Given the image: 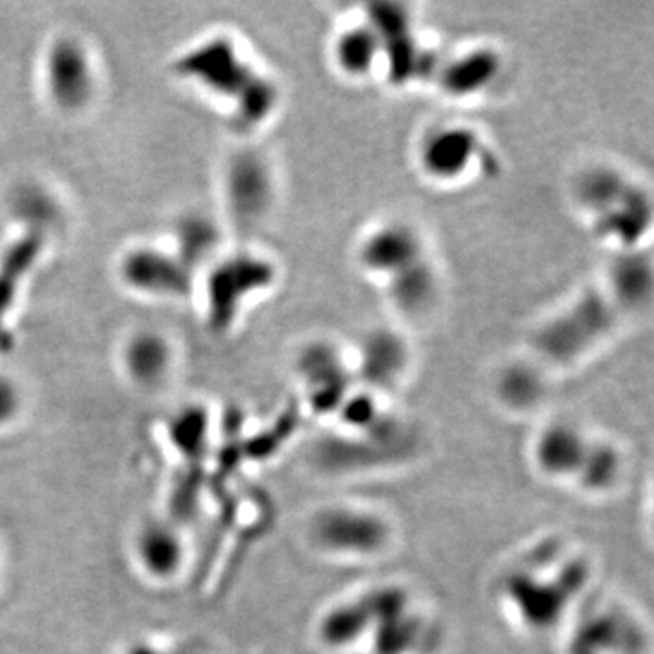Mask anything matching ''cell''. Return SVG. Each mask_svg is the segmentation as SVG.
I'll use <instances>...</instances> for the list:
<instances>
[{
	"instance_id": "1",
	"label": "cell",
	"mask_w": 654,
	"mask_h": 654,
	"mask_svg": "<svg viewBox=\"0 0 654 654\" xmlns=\"http://www.w3.org/2000/svg\"><path fill=\"white\" fill-rule=\"evenodd\" d=\"M618 315L602 287H589L566 306L551 313L533 333V348L542 366L567 368L595 353L617 329Z\"/></svg>"
},
{
	"instance_id": "2",
	"label": "cell",
	"mask_w": 654,
	"mask_h": 654,
	"mask_svg": "<svg viewBox=\"0 0 654 654\" xmlns=\"http://www.w3.org/2000/svg\"><path fill=\"white\" fill-rule=\"evenodd\" d=\"M482 131L464 120L427 126L415 144L416 172L436 187L462 186L488 162Z\"/></svg>"
},
{
	"instance_id": "3",
	"label": "cell",
	"mask_w": 654,
	"mask_h": 654,
	"mask_svg": "<svg viewBox=\"0 0 654 654\" xmlns=\"http://www.w3.org/2000/svg\"><path fill=\"white\" fill-rule=\"evenodd\" d=\"M276 282V264L264 254L237 251L218 260L206 287L209 323L218 331H226L253 298L273 290Z\"/></svg>"
},
{
	"instance_id": "4",
	"label": "cell",
	"mask_w": 654,
	"mask_h": 654,
	"mask_svg": "<svg viewBox=\"0 0 654 654\" xmlns=\"http://www.w3.org/2000/svg\"><path fill=\"white\" fill-rule=\"evenodd\" d=\"M429 257L426 235L405 218H382L369 226L355 244V265L369 281L385 282Z\"/></svg>"
},
{
	"instance_id": "5",
	"label": "cell",
	"mask_w": 654,
	"mask_h": 654,
	"mask_svg": "<svg viewBox=\"0 0 654 654\" xmlns=\"http://www.w3.org/2000/svg\"><path fill=\"white\" fill-rule=\"evenodd\" d=\"M505 55L491 42H472L438 61L433 88L449 102H471L493 91L504 75Z\"/></svg>"
},
{
	"instance_id": "6",
	"label": "cell",
	"mask_w": 654,
	"mask_h": 654,
	"mask_svg": "<svg viewBox=\"0 0 654 654\" xmlns=\"http://www.w3.org/2000/svg\"><path fill=\"white\" fill-rule=\"evenodd\" d=\"M178 72L203 84L209 94L229 100L231 105L260 73L242 55L237 42L226 35L209 39L187 52L178 63Z\"/></svg>"
},
{
	"instance_id": "7",
	"label": "cell",
	"mask_w": 654,
	"mask_h": 654,
	"mask_svg": "<svg viewBox=\"0 0 654 654\" xmlns=\"http://www.w3.org/2000/svg\"><path fill=\"white\" fill-rule=\"evenodd\" d=\"M349 359L355 380H360L369 393L382 395L404 382L410 374L413 353L404 333L395 327L380 326L363 333Z\"/></svg>"
},
{
	"instance_id": "8",
	"label": "cell",
	"mask_w": 654,
	"mask_h": 654,
	"mask_svg": "<svg viewBox=\"0 0 654 654\" xmlns=\"http://www.w3.org/2000/svg\"><path fill=\"white\" fill-rule=\"evenodd\" d=\"M313 538L320 549L338 556H374L390 542V527L377 514L359 508H331L318 514Z\"/></svg>"
},
{
	"instance_id": "9",
	"label": "cell",
	"mask_w": 654,
	"mask_h": 654,
	"mask_svg": "<svg viewBox=\"0 0 654 654\" xmlns=\"http://www.w3.org/2000/svg\"><path fill=\"white\" fill-rule=\"evenodd\" d=\"M296 368L301 374L302 384L313 404L320 411H337L353 393L351 384L355 382L353 366L348 351L340 346L318 338L307 344L298 355Z\"/></svg>"
},
{
	"instance_id": "10",
	"label": "cell",
	"mask_w": 654,
	"mask_h": 654,
	"mask_svg": "<svg viewBox=\"0 0 654 654\" xmlns=\"http://www.w3.org/2000/svg\"><path fill=\"white\" fill-rule=\"evenodd\" d=\"M226 198L240 224H257L275 206L276 181L270 162L254 151H242L229 162Z\"/></svg>"
},
{
	"instance_id": "11",
	"label": "cell",
	"mask_w": 654,
	"mask_h": 654,
	"mask_svg": "<svg viewBox=\"0 0 654 654\" xmlns=\"http://www.w3.org/2000/svg\"><path fill=\"white\" fill-rule=\"evenodd\" d=\"M333 72L348 83H368L382 75L384 42L363 15L346 22L329 42Z\"/></svg>"
},
{
	"instance_id": "12",
	"label": "cell",
	"mask_w": 654,
	"mask_h": 654,
	"mask_svg": "<svg viewBox=\"0 0 654 654\" xmlns=\"http://www.w3.org/2000/svg\"><path fill=\"white\" fill-rule=\"evenodd\" d=\"M47 94L63 109L83 108L94 94V68L88 53L78 42L63 39L47 52Z\"/></svg>"
},
{
	"instance_id": "13",
	"label": "cell",
	"mask_w": 654,
	"mask_h": 654,
	"mask_svg": "<svg viewBox=\"0 0 654 654\" xmlns=\"http://www.w3.org/2000/svg\"><path fill=\"white\" fill-rule=\"evenodd\" d=\"M603 293L618 315H639L647 309L653 298V264L645 250L613 253L609 262Z\"/></svg>"
},
{
	"instance_id": "14",
	"label": "cell",
	"mask_w": 654,
	"mask_h": 654,
	"mask_svg": "<svg viewBox=\"0 0 654 654\" xmlns=\"http://www.w3.org/2000/svg\"><path fill=\"white\" fill-rule=\"evenodd\" d=\"M192 268L178 257L142 248L122 262V279L131 290L151 296H182L189 290Z\"/></svg>"
},
{
	"instance_id": "15",
	"label": "cell",
	"mask_w": 654,
	"mask_h": 654,
	"mask_svg": "<svg viewBox=\"0 0 654 654\" xmlns=\"http://www.w3.org/2000/svg\"><path fill=\"white\" fill-rule=\"evenodd\" d=\"M634 178L623 167L609 161L587 162L578 167L569 184L571 203L587 224L611 208Z\"/></svg>"
},
{
	"instance_id": "16",
	"label": "cell",
	"mask_w": 654,
	"mask_h": 654,
	"mask_svg": "<svg viewBox=\"0 0 654 654\" xmlns=\"http://www.w3.org/2000/svg\"><path fill=\"white\" fill-rule=\"evenodd\" d=\"M385 298L399 317L418 320L435 312L442 295V276L432 254L385 282Z\"/></svg>"
},
{
	"instance_id": "17",
	"label": "cell",
	"mask_w": 654,
	"mask_h": 654,
	"mask_svg": "<svg viewBox=\"0 0 654 654\" xmlns=\"http://www.w3.org/2000/svg\"><path fill=\"white\" fill-rule=\"evenodd\" d=\"M591 444L578 427L556 422L545 427L536 440V464L542 471L555 478L580 477Z\"/></svg>"
},
{
	"instance_id": "18",
	"label": "cell",
	"mask_w": 654,
	"mask_h": 654,
	"mask_svg": "<svg viewBox=\"0 0 654 654\" xmlns=\"http://www.w3.org/2000/svg\"><path fill=\"white\" fill-rule=\"evenodd\" d=\"M137 560L150 577L172 578L184 560V544L177 531L162 522L145 524L135 541Z\"/></svg>"
},
{
	"instance_id": "19",
	"label": "cell",
	"mask_w": 654,
	"mask_h": 654,
	"mask_svg": "<svg viewBox=\"0 0 654 654\" xmlns=\"http://www.w3.org/2000/svg\"><path fill=\"white\" fill-rule=\"evenodd\" d=\"M538 360L511 362L497 377V395L509 410L527 411L541 404L545 393L544 377Z\"/></svg>"
},
{
	"instance_id": "20",
	"label": "cell",
	"mask_w": 654,
	"mask_h": 654,
	"mask_svg": "<svg viewBox=\"0 0 654 654\" xmlns=\"http://www.w3.org/2000/svg\"><path fill=\"white\" fill-rule=\"evenodd\" d=\"M172 366V349L156 333H141L124 349V368L137 384H159Z\"/></svg>"
},
{
	"instance_id": "21",
	"label": "cell",
	"mask_w": 654,
	"mask_h": 654,
	"mask_svg": "<svg viewBox=\"0 0 654 654\" xmlns=\"http://www.w3.org/2000/svg\"><path fill=\"white\" fill-rule=\"evenodd\" d=\"M279 105H281V89L273 78L259 73L253 78V83L231 106H233L235 120L242 128L251 130V128L264 126L276 113Z\"/></svg>"
},
{
	"instance_id": "22",
	"label": "cell",
	"mask_w": 654,
	"mask_h": 654,
	"mask_svg": "<svg viewBox=\"0 0 654 654\" xmlns=\"http://www.w3.org/2000/svg\"><path fill=\"white\" fill-rule=\"evenodd\" d=\"M181 235L182 250L186 251L182 254L181 260L186 262L189 268L193 265V260L203 259L214 248L215 233L208 222L189 220L184 224Z\"/></svg>"
},
{
	"instance_id": "23",
	"label": "cell",
	"mask_w": 654,
	"mask_h": 654,
	"mask_svg": "<svg viewBox=\"0 0 654 654\" xmlns=\"http://www.w3.org/2000/svg\"><path fill=\"white\" fill-rule=\"evenodd\" d=\"M173 435H177L178 444L186 449H193L206 436V413L192 407L173 421Z\"/></svg>"
},
{
	"instance_id": "24",
	"label": "cell",
	"mask_w": 654,
	"mask_h": 654,
	"mask_svg": "<svg viewBox=\"0 0 654 654\" xmlns=\"http://www.w3.org/2000/svg\"><path fill=\"white\" fill-rule=\"evenodd\" d=\"M21 391L13 380L0 374V426L15 421L21 411Z\"/></svg>"
}]
</instances>
